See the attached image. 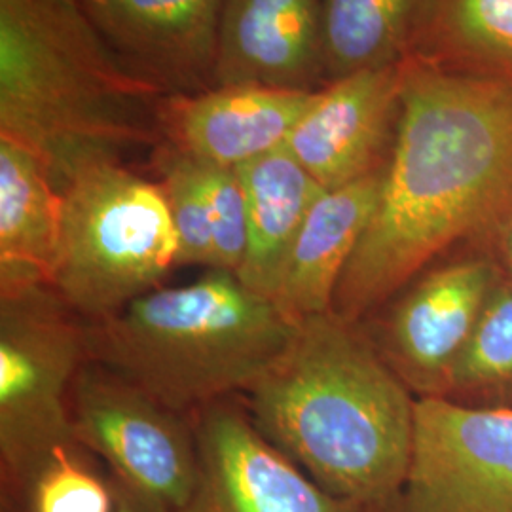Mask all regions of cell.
Listing matches in <instances>:
<instances>
[{
    "mask_svg": "<svg viewBox=\"0 0 512 512\" xmlns=\"http://www.w3.org/2000/svg\"><path fill=\"white\" fill-rule=\"evenodd\" d=\"M511 222V82L404 59L380 202L332 311L357 323L452 245L494 236Z\"/></svg>",
    "mask_w": 512,
    "mask_h": 512,
    "instance_id": "6da1fadb",
    "label": "cell"
},
{
    "mask_svg": "<svg viewBox=\"0 0 512 512\" xmlns=\"http://www.w3.org/2000/svg\"><path fill=\"white\" fill-rule=\"evenodd\" d=\"M247 395L262 437L329 494L391 512L408 476L416 399L357 323H302Z\"/></svg>",
    "mask_w": 512,
    "mask_h": 512,
    "instance_id": "7a4b0ae2",
    "label": "cell"
},
{
    "mask_svg": "<svg viewBox=\"0 0 512 512\" xmlns=\"http://www.w3.org/2000/svg\"><path fill=\"white\" fill-rule=\"evenodd\" d=\"M164 97L78 0H0V137L37 154L59 194L86 165L160 145Z\"/></svg>",
    "mask_w": 512,
    "mask_h": 512,
    "instance_id": "3957f363",
    "label": "cell"
},
{
    "mask_svg": "<svg viewBox=\"0 0 512 512\" xmlns=\"http://www.w3.org/2000/svg\"><path fill=\"white\" fill-rule=\"evenodd\" d=\"M298 325L236 274L158 287L88 323L90 361L192 418L245 393L293 342Z\"/></svg>",
    "mask_w": 512,
    "mask_h": 512,
    "instance_id": "277c9868",
    "label": "cell"
},
{
    "mask_svg": "<svg viewBox=\"0 0 512 512\" xmlns=\"http://www.w3.org/2000/svg\"><path fill=\"white\" fill-rule=\"evenodd\" d=\"M164 192L122 162L82 167L61 190L50 287L86 323L105 321L158 289L179 266Z\"/></svg>",
    "mask_w": 512,
    "mask_h": 512,
    "instance_id": "5b68a950",
    "label": "cell"
},
{
    "mask_svg": "<svg viewBox=\"0 0 512 512\" xmlns=\"http://www.w3.org/2000/svg\"><path fill=\"white\" fill-rule=\"evenodd\" d=\"M88 361V323L50 285L0 293V467L12 503L55 452L82 448L71 397Z\"/></svg>",
    "mask_w": 512,
    "mask_h": 512,
    "instance_id": "8992f818",
    "label": "cell"
},
{
    "mask_svg": "<svg viewBox=\"0 0 512 512\" xmlns=\"http://www.w3.org/2000/svg\"><path fill=\"white\" fill-rule=\"evenodd\" d=\"M78 444L109 463L131 512H179L200 478L192 418L88 361L71 397Z\"/></svg>",
    "mask_w": 512,
    "mask_h": 512,
    "instance_id": "52a82bcc",
    "label": "cell"
},
{
    "mask_svg": "<svg viewBox=\"0 0 512 512\" xmlns=\"http://www.w3.org/2000/svg\"><path fill=\"white\" fill-rule=\"evenodd\" d=\"M401 512H512V408L418 397Z\"/></svg>",
    "mask_w": 512,
    "mask_h": 512,
    "instance_id": "ba28073f",
    "label": "cell"
},
{
    "mask_svg": "<svg viewBox=\"0 0 512 512\" xmlns=\"http://www.w3.org/2000/svg\"><path fill=\"white\" fill-rule=\"evenodd\" d=\"M200 478L179 512H387L336 497L262 437L230 401L192 416Z\"/></svg>",
    "mask_w": 512,
    "mask_h": 512,
    "instance_id": "9c48e42d",
    "label": "cell"
},
{
    "mask_svg": "<svg viewBox=\"0 0 512 512\" xmlns=\"http://www.w3.org/2000/svg\"><path fill=\"white\" fill-rule=\"evenodd\" d=\"M505 275L490 258H463L431 270L385 319L380 353L412 393L444 397L452 370Z\"/></svg>",
    "mask_w": 512,
    "mask_h": 512,
    "instance_id": "30bf717a",
    "label": "cell"
},
{
    "mask_svg": "<svg viewBox=\"0 0 512 512\" xmlns=\"http://www.w3.org/2000/svg\"><path fill=\"white\" fill-rule=\"evenodd\" d=\"M118 59L164 95L215 88L226 0H78Z\"/></svg>",
    "mask_w": 512,
    "mask_h": 512,
    "instance_id": "8fae6325",
    "label": "cell"
},
{
    "mask_svg": "<svg viewBox=\"0 0 512 512\" xmlns=\"http://www.w3.org/2000/svg\"><path fill=\"white\" fill-rule=\"evenodd\" d=\"M401 84L403 63L329 82L285 147L325 190L370 175L391 154Z\"/></svg>",
    "mask_w": 512,
    "mask_h": 512,
    "instance_id": "7c38bea8",
    "label": "cell"
},
{
    "mask_svg": "<svg viewBox=\"0 0 512 512\" xmlns=\"http://www.w3.org/2000/svg\"><path fill=\"white\" fill-rule=\"evenodd\" d=\"M319 92L222 86L167 95L160 109L162 139L200 162L236 169L285 147Z\"/></svg>",
    "mask_w": 512,
    "mask_h": 512,
    "instance_id": "4fadbf2b",
    "label": "cell"
},
{
    "mask_svg": "<svg viewBox=\"0 0 512 512\" xmlns=\"http://www.w3.org/2000/svg\"><path fill=\"white\" fill-rule=\"evenodd\" d=\"M222 86L323 90L321 0H226L215 67Z\"/></svg>",
    "mask_w": 512,
    "mask_h": 512,
    "instance_id": "5bb4252c",
    "label": "cell"
},
{
    "mask_svg": "<svg viewBox=\"0 0 512 512\" xmlns=\"http://www.w3.org/2000/svg\"><path fill=\"white\" fill-rule=\"evenodd\" d=\"M384 167L353 183L325 190L304 220L274 302L296 325L329 313L340 279L374 217Z\"/></svg>",
    "mask_w": 512,
    "mask_h": 512,
    "instance_id": "9a60e30c",
    "label": "cell"
},
{
    "mask_svg": "<svg viewBox=\"0 0 512 512\" xmlns=\"http://www.w3.org/2000/svg\"><path fill=\"white\" fill-rule=\"evenodd\" d=\"M236 169L247 205V247L236 277L274 300L298 232L325 188L287 147Z\"/></svg>",
    "mask_w": 512,
    "mask_h": 512,
    "instance_id": "2e32d148",
    "label": "cell"
},
{
    "mask_svg": "<svg viewBox=\"0 0 512 512\" xmlns=\"http://www.w3.org/2000/svg\"><path fill=\"white\" fill-rule=\"evenodd\" d=\"M61 194L29 148L0 137V293L50 285Z\"/></svg>",
    "mask_w": 512,
    "mask_h": 512,
    "instance_id": "e0dca14e",
    "label": "cell"
},
{
    "mask_svg": "<svg viewBox=\"0 0 512 512\" xmlns=\"http://www.w3.org/2000/svg\"><path fill=\"white\" fill-rule=\"evenodd\" d=\"M406 59L512 84V0H425Z\"/></svg>",
    "mask_w": 512,
    "mask_h": 512,
    "instance_id": "ac0fdd59",
    "label": "cell"
},
{
    "mask_svg": "<svg viewBox=\"0 0 512 512\" xmlns=\"http://www.w3.org/2000/svg\"><path fill=\"white\" fill-rule=\"evenodd\" d=\"M425 0H321L325 82L401 65Z\"/></svg>",
    "mask_w": 512,
    "mask_h": 512,
    "instance_id": "d6986e66",
    "label": "cell"
},
{
    "mask_svg": "<svg viewBox=\"0 0 512 512\" xmlns=\"http://www.w3.org/2000/svg\"><path fill=\"white\" fill-rule=\"evenodd\" d=\"M446 399H512V279L503 277L452 370Z\"/></svg>",
    "mask_w": 512,
    "mask_h": 512,
    "instance_id": "ffe728a7",
    "label": "cell"
},
{
    "mask_svg": "<svg viewBox=\"0 0 512 512\" xmlns=\"http://www.w3.org/2000/svg\"><path fill=\"white\" fill-rule=\"evenodd\" d=\"M154 167L179 241V266L217 270V255L196 160L162 141L156 145Z\"/></svg>",
    "mask_w": 512,
    "mask_h": 512,
    "instance_id": "44dd1931",
    "label": "cell"
},
{
    "mask_svg": "<svg viewBox=\"0 0 512 512\" xmlns=\"http://www.w3.org/2000/svg\"><path fill=\"white\" fill-rule=\"evenodd\" d=\"M19 507L25 512H114V494L84 459V448H63L38 471Z\"/></svg>",
    "mask_w": 512,
    "mask_h": 512,
    "instance_id": "7402d4cb",
    "label": "cell"
},
{
    "mask_svg": "<svg viewBox=\"0 0 512 512\" xmlns=\"http://www.w3.org/2000/svg\"><path fill=\"white\" fill-rule=\"evenodd\" d=\"M196 165L211 222L217 270L236 274L247 247V205L238 169L200 160Z\"/></svg>",
    "mask_w": 512,
    "mask_h": 512,
    "instance_id": "603a6c76",
    "label": "cell"
},
{
    "mask_svg": "<svg viewBox=\"0 0 512 512\" xmlns=\"http://www.w3.org/2000/svg\"><path fill=\"white\" fill-rule=\"evenodd\" d=\"M507 256H509V264H511L512 270V222L509 226V236H507Z\"/></svg>",
    "mask_w": 512,
    "mask_h": 512,
    "instance_id": "cb8c5ba5",
    "label": "cell"
}]
</instances>
